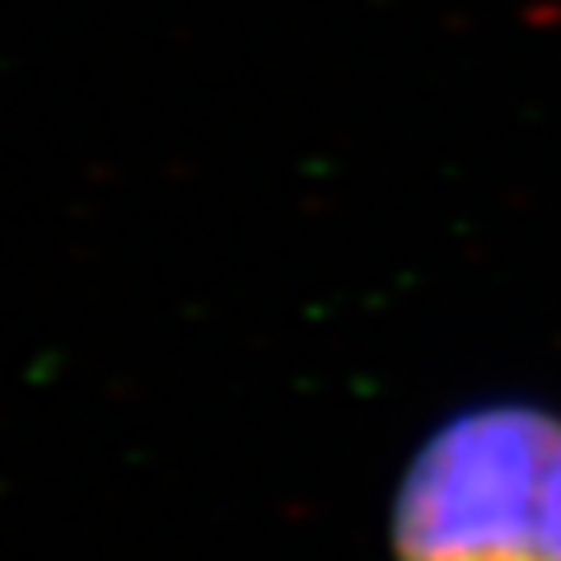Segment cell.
Segmentation results:
<instances>
[{
	"instance_id": "6da1fadb",
	"label": "cell",
	"mask_w": 561,
	"mask_h": 561,
	"mask_svg": "<svg viewBox=\"0 0 561 561\" xmlns=\"http://www.w3.org/2000/svg\"><path fill=\"white\" fill-rule=\"evenodd\" d=\"M398 561H561V416L478 408L445 421L393 501Z\"/></svg>"
}]
</instances>
